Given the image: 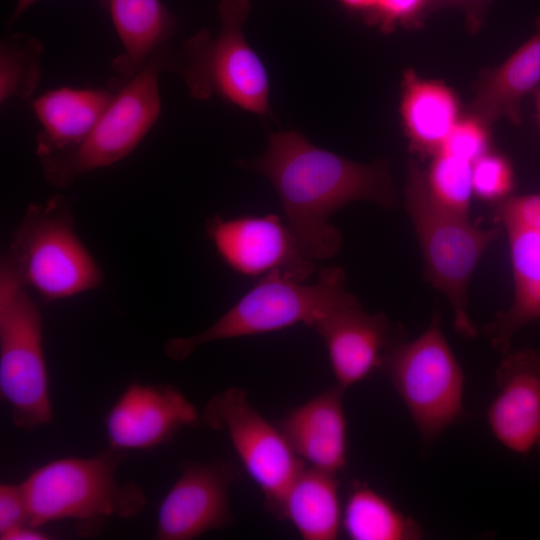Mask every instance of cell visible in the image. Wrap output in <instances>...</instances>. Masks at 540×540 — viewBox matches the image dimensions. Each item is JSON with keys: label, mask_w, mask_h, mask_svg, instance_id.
Returning a JSON list of instances; mask_svg holds the SVG:
<instances>
[{"label": "cell", "mask_w": 540, "mask_h": 540, "mask_svg": "<svg viewBox=\"0 0 540 540\" xmlns=\"http://www.w3.org/2000/svg\"><path fill=\"white\" fill-rule=\"evenodd\" d=\"M400 114L411 148L433 157L460 118L459 101L443 82L409 69L403 75Z\"/></svg>", "instance_id": "21"}, {"label": "cell", "mask_w": 540, "mask_h": 540, "mask_svg": "<svg viewBox=\"0 0 540 540\" xmlns=\"http://www.w3.org/2000/svg\"><path fill=\"white\" fill-rule=\"evenodd\" d=\"M537 445H538V447H539V449H540V438H539V440H538Z\"/></svg>", "instance_id": "35"}, {"label": "cell", "mask_w": 540, "mask_h": 540, "mask_svg": "<svg viewBox=\"0 0 540 540\" xmlns=\"http://www.w3.org/2000/svg\"><path fill=\"white\" fill-rule=\"evenodd\" d=\"M43 44L26 33L5 37L0 44V103L30 99L41 79Z\"/></svg>", "instance_id": "24"}, {"label": "cell", "mask_w": 540, "mask_h": 540, "mask_svg": "<svg viewBox=\"0 0 540 540\" xmlns=\"http://www.w3.org/2000/svg\"><path fill=\"white\" fill-rule=\"evenodd\" d=\"M202 419L211 429L227 433L244 469L261 490L264 507L275 516L288 486L305 467L277 425L261 416L240 388L216 394Z\"/></svg>", "instance_id": "10"}, {"label": "cell", "mask_w": 540, "mask_h": 540, "mask_svg": "<svg viewBox=\"0 0 540 540\" xmlns=\"http://www.w3.org/2000/svg\"><path fill=\"white\" fill-rule=\"evenodd\" d=\"M24 524H29V515L22 485L1 484L0 535Z\"/></svg>", "instance_id": "29"}, {"label": "cell", "mask_w": 540, "mask_h": 540, "mask_svg": "<svg viewBox=\"0 0 540 540\" xmlns=\"http://www.w3.org/2000/svg\"><path fill=\"white\" fill-rule=\"evenodd\" d=\"M488 126L473 114L460 117L438 153H445L473 163L489 152Z\"/></svg>", "instance_id": "27"}, {"label": "cell", "mask_w": 540, "mask_h": 540, "mask_svg": "<svg viewBox=\"0 0 540 540\" xmlns=\"http://www.w3.org/2000/svg\"><path fill=\"white\" fill-rule=\"evenodd\" d=\"M2 259L45 302L94 290L104 282L100 265L75 230L69 201L60 194L28 205Z\"/></svg>", "instance_id": "3"}, {"label": "cell", "mask_w": 540, "mask_h": 540, "mask_svg": "<svg viewBox=\"0 0 540 540\" xmlns=\"http://www.w3.org/2000/svg\"><path fill=\"white\" fill-rule=\"evenodd\" d=\"M240 163L273 184L285 222L314 261L333 257L342 246L340 231L329 224L338 209L359 200L383 208L396 205L387 160L354 162L311 144L295 131L271 133L261 156Z\"/></svg>", "instance_id": "1"}, {"label": "cell", "mask_w": 540, "mask_h": 540, "mask_svg": "<svg viewBox=\"0 0 540 540\" xmlns=\"http://www.w3.org/2000/svg\"><path fill=\"white\" fill-rule=\"evenodd\" d=\"M345 390L336 384L289 410L276 423L303 462L335 475L346 467L348 458Z\"/></svg>", "instance_id": "17"}, {"label": "cell", "mask_w": 540, "mask_h": 540, "mask_svg": "<svg viewBox=\"0 0 540 540\" xmlns=\"http://www.w3.org/2000/svg\"><path fill=\"white\" fill-rule=\"evenodd\" d=\"M533 98L536 109V116L540 127V87L533 92Z\"/></svg>", "instance_id": "34"}, {"label": "cell", "mask_w": 540, "mask_h": 540, "mask_svg": "<svg viewBox=\"0 0 540 540\" xmlns=\"http://www.w3.org/2000/svg\"><path fill=\"white\" fill-rule=\"evenodd\" d=\"M313 328L322 338L336 384L347 389L381 370L388 351L405 340L402 326L384 313L369 314L353 296Z\"/></svg>", "instance_id": "13"}, {"label": "cell", "mask_w": 540, "mask_h": 540, "mask_svg": "<svg viewBox=\"0 0 540 540\" xmlns=\"http://www.w3.org/2000/svg\"><path fill=\"white\" fill-rule=\"evenodd\" d=\"M249 11V0H221L219 31L203 29L189 38L178 55L169 53L166 70L178 72L196 100L219 96L263 116L270 108L269 81L243 34Z\"/></svg>", "instance_id": "5"}, {"label": "cell", "mask_w": 540, "mask_h": 540, "mask_svg": "<svg viewBox=\"0 0 540 540\" xmlns=\"http://www.w3.org/2000/svg\"><path fill=\"white\" fill-rule=\"evenodd\" d=\"M474 194L487 201L498 202L511 195L514 172L509 160L498 153L487 152L472 163Z\"/></svg>", "instance_id": "26"}, {"label": "cell", "mask_w": 540, "mask_h": 540, "mask_svg": "<svg viewBox=\"0 0 540 540\" xmlns=\"http://www.w3.org/2000/svg\"><path fill=\"white\" fill-rule=\"evenodd\" d=\"M492 214L507 235L514 297L510 307L497 313L483 332L504 354L520 329L540 319V192L511 194L494 204Z\"/></svg>", "instance_id": "11"}, {"label": "cell", "mask_w": 540, "mask_h": 540, "mask_svg": "<svg viewBox=\"0 0 540 540\" xmlns=\"http://www.w3.org/2000/svg\"><path fill=\"white\" fill-rule=\"evenodd\" d=\"M345 6L361 11L372 12L376 6L377 0H340Z\"/></svg>", "instance_id": "32"}, {"label": "cell", "mask_w": 540, "mask_h": 540, "mask_svg": "<svg viewBox=\"0 0 540 540\" xmlns=\"http://www.w3.org/2000/svg\"><path fill=\"white\" fill-rule=\"evenodd\" d=\"M193 404L168 385L131 384L106 417L111 448L143 450L158 446L182 428L196 426Z\"/></svg>", "instance_id": "14"}, {"label": "cell", "mask_w": 540, "mask_h": 540, "mask_svg": "<svg viewBox=\"0 0 540 540\" xmlns=\"http://www.w3.org/2000/svg\"><path fill=\"white\" fill-rule=\"evenodd\" d=\"M206 233L220 258L248 277L279 270L304 282L316 269L304 254L287 223L278 215H215L206 221Z\"/></svg>", "instance_id": "12"}, {"label": "cell", "mask_w": 540, "mask_h": 540, "mask_svg": "<svg viewBox=\"0 0 540 540\" xmlns=\"http://www.w3.org/2000/svg\"><path fill=\"white\" fill-rule=\"evenodd\" d=\"M490 0H432L430 12L441 8H456L465 15L470 32H477L485 19Z\"/></svg>", "instance_id": "30"}, {"label": "cell", "mask_w": 540, "mask_h": 540, "mask_svg": "<svg viewBox=\"0 0 540 540\" xmlns=\"http://www.w3.org/2000/svg\"><path fill=\"white\" fill-rule=\"evenodd\" d=\"M540 87V15L535 31L503 63L484 70L475 83L471 114L488 125L507 119L522 123L524 98Z\"/></svg>", "instance_id": "20"}, {"label": "cell", "mask_w": 540, "mask_h": 540, "mask_svg": "<svg viewBox=\"0 0 540 540\" xmlns=\"http://www.w3.org/2000/svg\"><path fill=\"white\" fill-rule=\"evenodd\" d=\"M431 2L432 0H377L371 18L384 32L392 31L397 25L415 26L430 13Z\"/></svg>", "instance_id": "28"}, {"label": "cell", "mask_w": 540, "mask_h": 540, "mask_svg": "<svg viewBox=\"0 0 540 540\" xmlns=\"http://www.w3.org/2000/svg\"><path fill=\"white\" fill-rule=\"evenodd\" d=\"M48 535L42 532L39 527L29 524L20 525L2 535L1 540H43L49 539Z\"/></svg>", "instance_id": "31"}, {"label": "cell", "mask_w": 540, "mask_h": 540, "mask_svg": "<svg viewBox=\"0 0 540 540\" xmlns=\"http://www.w3.org/2000/svg\"><path fill=\"white\" fill-rule=\"evenodd\" d=\"M381 370L424 442L436 440L462 418L465 376L443 333L439 311L417 338L388 351Z\"/></svg>", "instance_id": "7"}, {"label": "cell", "mask_w": 540, "mask_h": 540, "mask_svg": "<svg viewBox=\"0 0 540 540\" xmlns=\"http://www.w3.org/2000/svg\"><path fill=\"white\" fill-rule=\"evenodd\" d=\"M497 394L486 416L496 440L525 455L540 438V349H510L496 372Z\"/></svg>", "instance_id": "15"}, {"label": "cell", "mask_w": 540, "mask_h": 540, "mask_svg": "<svg viewBox=\"0 0 540 540\" xmlns=\"http://www.w3.org/2000/svg\"><path fill=\"white\" fill-rule=\"evenodd\" d=\"M231 471L220 464H189L170 488L157 514L161 540H190L229 526Z\"/></svg>", "instance_id": "16"}, {"label": "cell", "mask_w": 540, "mask_h": 540, "mask_svg": "<svg viewBox=\"0 0 540 540\" xmlns=\"http://www.w3.org/2000/svg\"><path fill=\"white\" fill-rule=\"evenodd\" d=\"M335 474L304 467L285 491L275 515L304 540H335L342 531V505Z\"/></svg>", "instance_id": "22"}, {"label": "cell", "mask_w": 540, "mask_h": 540, "mask_svg": "<svg viewBox=\"0 0 540 540\" xmlns=\"http://www.w3.org/2000/svg\"><path fill=\"white\" fill-rule=\"evenodd\" d=\"M346 284V274L337 266L323 268L309 285L279 270L269 272L211 326L190 337L168 340L164 351L170 359L182 361L209 342L275 332L300 323L313 328L354 296Z\"/></svg>", "instance_id": "4"}, {"label": "cell", "mask_w": 540, "mask_h": 540, "mask_svg": "<svg viewBox=\"0 0 540 540\" xmlns=\"http://www.w3.org/2000/svg\"><path fill=\"white\" fill-rule=\"evenodd\" d=\"M121 450L92 458H61L37 468L21 483L28 507L29 524L41 527L52 521L77 520L83 530L106 517L131 518L146 503L134 483L120 484L116 468Z\"/></svg>", "instance_id": "6"}, {"label": "cell", "mask_w": 540, "mask_h": 540, "mask_svg": "<svg viewBox=\"0 0 540 540\" xmlns=\"http://www.w3.org/2000/svg\"><path fill=\"white\" fill-rule=\"evenodd\" d=\"M165 59L150 62L127 81L113 80V100L92 130L77 145L40 158L46 181L65 188L88 172L111 166L130 155L161 114L160 73Z\"/></svg>", "instance_id": "9"}, {"label": "cell", "mask_w": 540, "mask_h": 540, "mask_svg": "<svg viewBox=\"0 0 540 540\" xmlns=\"http://www.w3.org/2000/svg\"><path fill=\"white\" fill-rule=\"evenodd\" d=\"M38 0H17L16 5L8 19L10 24L14 23L19 17L23 15L34 3Z\"/></svg>", "instance_id": "33"}, {"label": "cell", "mask_w": 540, "mask_h": 540, "mask_svg": "<svg viewBox=\"0 0 540 540\" xmlns=\"http://www.w3.org/2000/svg\"><path fill=\"white\" fill-rule=\"evenodd\" d=\"M0 393L13 422L34 429L52 420L43 319L30 290L0 264Z\"/></svg>", "instance_id": "8"}, {"label": "cell", "mask_w": 540, "mask_h": 540, "mask_svg": "<svg viewBox=\"0 0 540 540\" xmlns=\"http://www.w3.org/2000/svg\"><path fill=\"white\" fill-rule=\"evenodd\" d=\"M342 531L351 540H418L419 523L365 482L353 481L342 507Z\"/></svg>", "instance_id": "23"}, {"label": "cell", "mask_w": 540, "mask_h": 540, "mask_svg": "<svg viewBox=\"0 0 540 540\" xmlns=\"http://www.w3.org/2000/svg\"><path fill=\"white\" fill-rule=\"evenodd\" d=\"M116 87L49 90L31 102L40 123L35 152L44 158L77 145L92 130L114 98Z\"/></svg>", "instance_id": "18"}, {"label": "cell", "mask_w": 540, "mask_h": 540, "mask_svg": "<svg viewBox=\"0 0 540 540\" xmlns=\"http://www.w3.org/2000/svg\"><path fill=\"white\" fill-rule=\"evenodd\" d=\"M427 190L443 208L468 217L473 195L472 163L454 156L437 153L425 170Z\"/></svg>", "instance_id": "25"}, {"label": "cell", "mask_w": 540, "mask_h": 540, "mask_svg": "<svg viewBox=\"0 0 540 540\" xmlns=\"http://www.w3.org/2000/svg\"><path fill=\"white\" fill-rule=\"evenodd\" d=\"M404 205L421 249L425 281L449 301L458 334L475 338L468 288L482 257L499 238L500 227L483 229L436 203L427 190L425 169L415 160L407 167Z\"/></svg>", "instance_id": "2"}, {"label": "cell", "mask_w": 540, "mask_h": 540, "mask_svg": "<svg viewBox=\"0 0 540 540\" xmlns=\"http://www.w3.org/2000/svg\"><path fill=\"white\" fill-rule=\"evenodd\" d=\"M110 16L122 51L112 61L114 80L124 82L150 62L167 58L175 20L160 0H99Z\"/></svg>", "instance_id": "19"}]
</instances>
